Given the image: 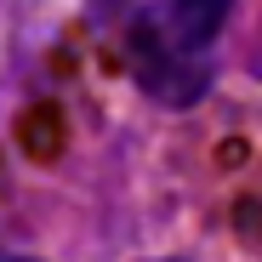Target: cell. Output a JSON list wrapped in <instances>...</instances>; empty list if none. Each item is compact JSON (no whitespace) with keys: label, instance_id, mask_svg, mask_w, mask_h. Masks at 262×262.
I'll list each match as a JSON object with an SVG mask.
<instances>
[{"label":"cell","instance_id":"cell-1","mask_svg":"<svg viewBox=\"0 0 262 262\" xmlns=\"http://www.w3.org/2000/svg\"><path fill=\"white\" fill-rule=\"evenodd\" d=\"M228 6L234 0H165V17H160V29L177 40L183 52H205L216 34H223V23H228Z\"/></svg>","mask_w":262,"mask_h":262},{"label":"cell","instance_id":"cell-2","mask_svg":"<svg viewBox=\"0 0 262 262\" xmlns=\"http://www.w3.org/2000/svg\"><path fill=\"white\" fill-rule=\"evenodd\" d=\"M0 262H34V256H0Z\"/></svg>","mask_w":262,"mask_h":262}]
</instances>
